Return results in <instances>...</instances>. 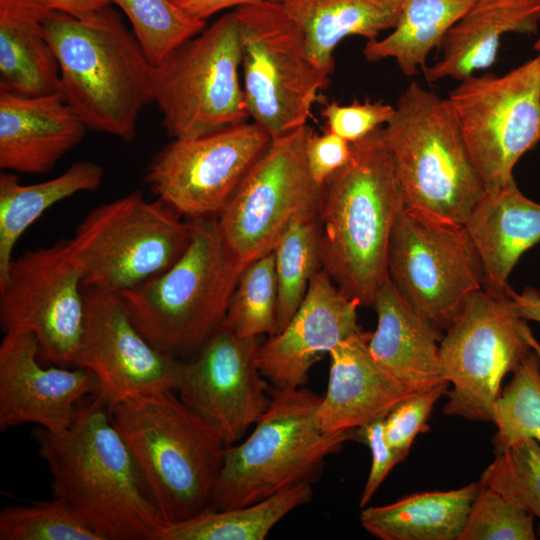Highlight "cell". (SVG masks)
<instances>
[{
	"instance_id": "cell-47",
	"label": "cell",
	"mask_w": 540,
	"mask_h": 540,
	"mask_svg": "<svg viewBox=\"0 0 540 540\" xmlns=\"http://www.w3.org/2000/svg\"><path fill=\"white\" fill-rule=\"evenodd\" d=\"M534 49L538 52V55L540 56V36L534 44Z\"/></svg>"
},
{
	"instance_id": "cell-34",
	"label": "cell",
	"mask_w": 540,
	"mask_h": 540,
	"mask_svg": "<svg viewBox=\"0 0 540 540\" xmlns=\"http://www.w3.org/2000/svg\"><path fill=\"white\" fill-rule=\"evenodd\" d=\"M278 290L273 251L239 275L224 323L240 337L272 336L277 327Z\"/></svg>"
},
{
	"instance_id": "cell-12",
	"label": "cell",
	"mask_w": 540,
	"mask_h": 540,
	"mask_svg": "<svg viewBox=\"0 0 540 540\" xmlns=\"http://www.w3.org/2000/svg\"><path fill=\"white\" fill-rule=\"evenodd\" d=\"M486 192L513 181L540 142V56L504 75L469 76L447 98Z\"/></svg>"
},
{
	"instance_id": "cell-39",
	"label": "cell",
	"mask_w": 540,
	"mask_h": 540,
	"mask_svg": "<svg viewBox=\"0 0 540 540\" xmlns=\"http://www.w3.org/2000/svg\"><path fill=\"white\" fill-rule=\"evenodd\" d=\"M448 382L420 391L399 403L385 417V437L395 450L408 455L419 433L426 432L427 420L436 401L447 394Z\"/></svg>"
},
{
	"instance_id": "cell-19",
	"label": "cell",
	"mask_w": 540,
	"mask_h": 540,
	"mask_svg": "<svg viewBox=\"0 0 540 540\" xmlns=\"http://www.w3.org/2000/svg\"><path fill=\"white\" fill-rule=\"evenodd\" d=\"M35 336L5 332L0 344V429L34 424L61 434L71 425L78 404L99 392L96 377L76 366L44 367Z\"/></svg>"
},
{
	"instance_id": "cell-38",
	"label": "cell",
	"mask_w": 540,
	"mask_h": 540,
	"mask_svg": "<svg viewBox=\"0 0 540 540\" xmlns=\"http://www.w3.org/2000/svg\"><path fill=\"white\" fill-rule=\"evenodd\" d=\"M479 483V482H478ZM534 516L479 483L459 540H535Z\"/></svg>"
},
{
	"instance_id": "cell-11",
	"label": "cell",
	"mask_w": 540,
	"mask_h": 540,
	"mask_svg": "<svg viewBox=\"0 0 540 540\" xmlns=\"http://www.w3.org/2000/svg\"><path fill=\"white\" fill-rule=\"evenodd\" d=\"M439 344L441 373L452 385L443 407L447 416L493 421L504 377L532 350L526 320L506 291L471 293Z\"/></svg>"
},
{
	"instance_id": "cell-20",
	"label": "cell",
	"mask_w": 540,
	"mask_h": 540,
	"mask_svg": "<svg viewBox=\"0 0 540 540\" xmlns=\"http://www.w3.org/2000/svg\"><path fill=\"white\" fill-rule=\"evenodd\" d=\"M360 303L345 294L322 268L285 325L260 345L258 364L275 388H300L311 367L340 342L361 332Z\"/></svg>"
},
{
	"instance_id": "cell-17",
	"label": "cell",
	"mask_w": 540,
	"mask_h": 540,
	"mask_svg": "<svg viewBox=\"0 0 540 540\" xmlns=\"http://www.w3.org/2000/svg\"><path fill=\"white\" fill-rule=\"evenodd\" d=\"M85 322L74 366L93 373L109 405L154 392L177 391L186 362L155 347L120 296L84 287Z\"/></svg>"
},
{
	"instance_id": "cell-23",
	"label": "cell",
	"mask_w": 540,
	"mask_h": 540,
	"mask_svg": "<svg viewBox=\"0 0 540 540\" xmlns=\"http://www.w3.org/2000/svg\"><path fill=\"white\" fill-rule=\"evenodd\" d=\"M372 306L377 314L368 341L373 358L416 393L447 382L440 367V330L402 297L388 275Z\"/></svg>"
},
{
	"instance_id": "cell-16",
	"label": "cell",
	"mask_w": 540,
	"mask_h": 540,
	"mask_svg": "<svg viewBox=\"0 0 540 540\" xmlns=\"http://www.w3.org/2000/svg\"><path fill=\"white\" fill-rule=\"evenodd\" d=\"M271 139L253 121L173 139L152 158L146 182L181 216H217Z\"/></svg>"
},
{
	"instance_id": "cell-10",
	"label": "cell",
	"mask_w": 540,
	"mask_h": 540,
	"mask_svg": "<svg viewBox=\"0 0 540 540\" xmlns=\"http://www.w3.org/2000/svg\"><path fill=\"white\" fill-rule=\"evenodd\" d=\"M233 13L240 32L241 77L249 117L271 138L307 125L330 76L309 58L302 30L270 0L238 7Z\"/></svg>"
},
{
	"instance_id": "cell-33",
	"label": "cell",
	"mask_w": 540,
	"mask_h": 540,
	"mask_svg": "<svg viewBox=\"0 0 540 540\" xmlns=\"http://www.w3.org/2000/svg\"><path fill=\"white\" fill-rule=\"evenodd\" d=\"M510 383L496 400L493 442L496 452L526 439L540 444V358L532 349L515 367Z\"/></svg>"
},
{
	"instance_id": "cell-32",
	"label": "cell",
	"mask_w": 540,
	"mask_h": 540,
	"mask_svg": "<svg viewBox=\"0 0 540 540\" xmlns=\"http://www.w3.org/2000/svg\"><path fill=\"white\" fill-rule=\"evenodd\" d=\"M319 206L300 212L273 250L278 290L275 334L295 314L305 298L312 277L322 269Z\"/></svg>"
},
{
	"instance_id": "cell-1",
	"label": "cell",
	"mask_w": 540,
	"mask_h": 540,
	"mask_svg": "<svg viewBox=\"0 0 540 540\" xmlns=\"http://www.w3.org/2000/svg\"><path fill=\"white\" fill-rule=\"evenodd\" d=\"M31 435L48 465L52 497L102 540H152L165 523L100 393L78 404L65 432L36 426Z\"/></svg>"
},
{
	"instance_id": "cell-45",
	"label": "cell",
	"mask_w": 540,
	"mask_h": 540,
	"mask_svg": "<svg viewBox=\"0 0 540 540\" xmlns=\"http://www.w3.org/2000/svg\"><path fill=\"white\" fill-rule=\"evenodd\" d=\"M53 11H59L76 18H87L109 6L110 0H38Z\"/></svg>"
},
{
	"instance_id": "cell-2",
	"label": "cell",
	"mask_w": 540,
	"mask_h": 540,
	"mask_svg": "<svg viewBox=\"0 0 540 540\" xmlns=\"http://www.w3.org/2000/svg\"><path fill=\"white\" fill-rule=\"evenodd\" d=\"M351 157L322 187V268L360 305L387 277L391 233L404 209L383 128L351 144Z\"/></svg>"
},
{
	"instance_id": "cell-25",
	"label": "cell",
	"mask_w": 540,
	"mask_h": 540,
	"mask_svg": "<svg viewBox=\"0 0 540 540\" xmlns=\"http://www.w3.org/2000/svg\"><path fill=\"white\" fill-rule=\"evenodd\" d=\"M464 226L483 267L484 288L504 293L520 257L540 242V204L513 181L486 192Z\"/></svg>"
},
{
	"instance_id": "cell-37",
	"label": "cell",
	"mask_w": 540,
	"mask_h": 540,
	"mask_svg": "<svg viewBox=\"0 0 540 540\" xmlns=\"http://www.w3.org/2000/svg\"><path fill=\"white\" fill-rule=\"evenodd\" d=\"M478 482L540 518V444L526 439L496 452Z\"/></svg>"
},
{
	"instance_id": "cell-22",
	"label": "cell",
	"mask_w": 540,
	"mask_h": 540,
	"mask_svg": "<svg viewBox=\"0 0 540 540\" xmlns=\"http://www.w3.org/2000/svg\"><path fill=\"white\" fill-rule=\"evenodd\" d=\"M370 335L361 331L329 352L328 387L318 409L324 432L354 431L386 417L399 403L416 394L373 358L368 348Z\"/></svg>"
},
{
	"instance_id": "cell-43",
	"label": "cell",
	"mask_w": 540,
	"mask_h": 540,
	"mask_svg": "<svg viewBox=\"0 0 540 540\" xmlns=\"http://www.w3.org/2000/svg\"><path fill=\"white\" fill-rule=\"evenodd\" d=\"M183 10L191 16L204 20L208 17L235 7L255 3L259 0H174Z\"/></svg>"
},
{
	"instance_id": "cell-31",
	"label": "cell",
	"mask_w": 540,
	"mask_h": 540,
	"mask_svg": "<svg viewBox=\"0 0 540 540\" xmlns=\"http://www.w3.org/2000/svg\"><path fill=\"white\" fill-rule=\"evenodd\" d=\"M310 483L262 501L231 509H208L189 519L164 523L152 540H263L286 515L312 499Z\"/></svg>"
},
{
	"instance_id": "cell-44",
	"label": "cell",
	"mask_w": 540,
	"mask_h": 540,
	"mask_svg": "<svg viewBox=\"0 0 540 540\" xmlns=\"http://www.w3.org/2000/svg\"><path fill=\"white\" fill-rule=\"evenodd\" d=\"M506 293L520 318L540 323V292L537 289L525 287L517 293L509 286Z\"/></svg>"
},
{
	"instance_id": "cell-40",
	"label": "cell",
	"mask_w": 540,
	"mask_h": 540,
	"mask_svg": "<svg viewBox=\"0 0 540 540\" xmlns=\"http://www.w3.org/2000/svg\"><path fill=\"white\" fill-rule=\"evenodd\" d=\"M394 113V106L382 100L355 99L342 105L336 101L326 103L321 114L328 131L355 143L387 124Z\"/></svg>"
},
{
	"instance_id": "cell-15",
	"label": "cell",
	"mask_w": 540,
	"mask_h": 540,
	"mask_svg": "<svg viewBox=\"0 0 540 540\" xmlns=\"http://www.w3.org/2000/svg\"><path fill=\"white\" fill-rule=\"evenodd\" d=\"M0 322L5 332L27 331L40 359L74 365L85 322L83 272L70 239L13 258L0 285Z\"/></svg>"
},
{
	"instance_id": "cell-18",
	"label": "cell",
	"mask_w": 540,
	"mask_h": 540,
	"mask_svg": "<svg viewBox=\"0 0 540 540\" xmlns=\"http://www.w3.org/2000/svg\"><path fill=\"white\" fill-rule=\"evenodd\" d=\"M255 337L237 336L224 322L186 362L179 398L220 433L227 446L239 442L268 408Z\"/></svg>"
},
{
	"instance_id": "cell-5",
	"label": "cell",
	"mask_w": 540,
	"mask_h": 540,
	"mask_svg": "<svg viewBox=\"0 0 540 540\" xmlns=\"http://www.w3.org/2000/svg\"><path fill=\"white\" fill-rule=\"evenodd\" d=\"M383 134L404 209L464 225L486 190L447 98L411 82Z\"/></svg>"
},
{
	"instance_id": "cell-6",
	"label": "cell",
	"mask_w": 540,
	"mask_h": 540,
	"mask_svg": "<svg viewBox=\"0 0 540 540\" xmlns=\"http://www.w3.org/2000/svg\"><path fill=\"white\" fill-rule=\"evenodd\" d=\"M191 224V241L170 268L118 294L141 333L178 358L198 351L222 325L244 269L226 248L216 216Z\"/></svg>"
},
{
	"instance_id": "cell-13",
	"label": "cell",
	"mask_w": 540,
	"mask_h": 540,
	"mask_svg": "<svg viewBox=\"0 0 540 540\" xmlns=\"http://www.w3.org/2000/svg\"><path fill=\"white\" fill-rule=\"evenodd\" d=\"M307 124L271 139L216 216L226 248L242 268L272 252L302 211L319 205L322 187L311 179Z\"/></svg>"
},
{
	"instance_id": "cell-35",
	"label": "cell",
	"mask_w": 540,
	"mask_h": 540,
	"mask_svg": "<svg viewBox=\"0 0 540 540\" xmlns=\"http://www.w3.org/2000/svg\"><path fill=\"white\" fill-rule=\"evenodd\" d=\"M125 13L134 35L152 65L205 28V21L183 10L174 0H110Z\"/></svg>"
},
{
	"instance_id": "cell-21",
	"label": "cell",
	"mask_w": 540,
	"mask_h": 540,
	"mask_svg": "<svg viewBox=\"0 0 540 540\" xmlns=\"http://www.w3.org/2000/svg\"><path fill=\"white\" fill-rule=\"evenodd\" d=\"M87 130L61 92L29 96L0 90V168L5 171L45 173Z\"/></svg>"
},
{
	"instance_id": "cell-28",
	"label": "cell",
	"mask_w": 540,
	"mask_h": 540,
	"mask_svg": "<svg viewBox=\"0 0 540 540\" xmlns=\"http://www.w3.org/2000/svg\"><path fill=\"white\" fill-rule=\"evenodd\" d=\"M478 490L477 482L409 495L388 505L364 508L360 522L381 540H459Z\"/></svg>"
},
{
	"instance_id": "cell-7",
	"label": "cell",
	"mask_w": 540,
	"mask_h": 540,
	"mask_svg": "<svg viewBox=\"0 0 540 540\" xmlns=\"http://www.w3.org/2000/svg\"><path fill=\"white\" fill-rule=\"evenodd\" d=\"M251 434L225 449L211 509L262 501L302 483H312L325 459L356 439L355 430L324 432L318 409L322 397L300 388H275Z\"/></svg>"
},
{
	"instance_id": "cell-29",
	"label": "cell",
	"mask_w": 540,
	"mask_h": 540,
	"mask_svg": "<svg viewBox=\"0 0 540 540\" xmlns=\"http://www.w3.org/2000/svg\"><path fill=\"white\" fill-rule=\"evenodd\" d=\"M104 176L91 161L72 164L62 174L40 183L24 185L17 175L0 174V285L13 260L14 247L22 234L56 203L80 192L95 191Z\"/></svg>"
},
{
	"instance_id": "cell-26",
	"label": "cell",
	"mask_w": 540,
	"mask_h": 540,
	"mask_svg": "<svg viewBox=\"0 0 540 540\" xmlns=\"http://www.w3.org/2000/svg\"><path fill=\"white\" fill-rule=\"evenodd\" d=\"M51 11L38 0H0V90L60 92L59 65L44 29Z\"/></svg>"
},
{
	"instance_id": "cell-27",
	"label": "cell",
	"mask_w": 540,
	"mask_h": 540,
	"mask_svg": "<svg viewBox=\"0 0 540 540\" xmlns=\"http://www.w3.org/2000/svg\"><path fill=\"white\" fill-rule=\"evenodd\" d=\"M303 32L313 64L330 76L337 46L347 37L378 38L392 30L407 0H270Z\"/></svg>"
},
{
	"instance_id": "cell-46",
	"label": "cell",
	"mask_w": 540,
	"mask_h": 540,
	"mask_svg": "<svg viewBox=\"0 0 540 540\" xmlns=\"http://www.w3.org/2000/svg\"><path fill=\"white\" fill-rule=\"evenodd\" d=\"M527 339H528V342H529L531 348L538 354V356L540 358V343L533 336L531 330L527 334Z\"/></svg>"
},
{
	"instance_id": "cell-30",
	"label": "cell",
	"mask_w": 540,
	"mask_h": 540,
	"mask_svg": "<svg viewBox=\"0 0 540 540\" xmlns=\"http://www.w3.org/2000/svg\"><path fill=\"white\" fill-rule=\"evenodd\" d=\"M477 0H407L396 26L386 37L367 40L363 55L370 62L393 59L407 76L426 68L450 28Z\"/></svg>"
},
{
	"instance_id": "cell-9",
	"label": "cell",
	"mask_w": 540,
	"mask_h": 540,
	"mask_svg": "<svg viewBox=\"0 0 540 540\" xmlns=\"http://www.w3.org/2000/svg\"><path fill=\"white\" fill-rule=\"evenodd\" d=\"M192 224L161 201L134 191L92 209L70 239L83 287L120 294L170 268L184 253Z\"/></svg>"
},
{
	"instance_id": "cell-36",
	"label": "cell",
	"mask_w": 540,
	"mask_h": 540,
	"mask_svg": "<svg viewBox=\"0 0 540 540\" xmlns=\"http://www.w3.org/2000/svg\"><path fill=\"white\" fill-rule=\"evenodd\" d=\"M0 540H102L63 500L11 505L0 512Z\"/></svg>"
},
{
	"instance_id": "cell-3",
	"label": "cell",
	"mask_w": 540,
	"mask_h": 540,
	"mask_svg": "<svg viewBox=\"0 0 540 540\" xmlns=\"http://www.w3.org/2000/svg\"><path fill=\"white\" fill-rule=\"evenodd\" d=\"M44 29L69 106L88 130L132 142L153 102V65L119 14L109 6L87 18L52 10Z\"/></svg>"
},
{
	"instance_id": "cell-4",
	"label": "cell",
	"mask_w": 540,
	"mask_h": 540,
	"mask_svg": "<svg viewBox=\"0 0 540 540\" xmlns=\"http://www.w3.org/2000/svg\"><path fill=\"white\" fill-rule=\"evenodd\" d=\"M109 412L165 523L211 509L227 447L217 429L173 390L126 398Z\"/></svg>"
},
{
	"instance_id": "cell-41",
	"label": "cell",
	"mask_w": 540,
	"mask_h": 540,
	"mask_svg": "<svg viewBox=\"0 0 540 540\" xmlns=\"http://www.w3.org/2000/svg\"><path fill=\"white\" fill-rule=\"evenodd\" d=\"M384 422L385 417H380L355 430L356 439L367 444L372 455L370 472L359 502L361 508L368 504L392 468L407 456L388 444Z\"/></svg>"
},
{
	"instance_id": "cell-24",
	"label": "cell",
	"mask_w": 540,
	"mask_h": 540,
	"mask_svg": "<svg viewBox=\"0 0 540 540\" xmlns=\"http://www.w3.org/2000/svg\"><path fill=\"white\" fill-rule=\"evenodd\" d=\"M540 0H477L450 28L441 42L442 55L424 69L428 82L463 80L491 67L500 39L507 33L535 34Z\"/></svg>"
},
{
	"instance_id": "cell-14",
	"label": "cell",
	"mask_w": 540,
	"mask_h": 540,
	"mask_svg": "<svg viewBox=\"0 0 540 540\" xmlns=\"http://www.w3.org/2000/svg\"><path fill=\"white\" fill-rule=\"evenodd\" d=\"M387 275L402 297L439 330L484 288L479 255L464 225L403 209L393 227Z\"/></svg>"
},
{
	"instance_id": "cell-42",
	"label": "cell",
	"mask_w": 540,
	"mask_h": 540,
	"mask_svg": "<svg viewBox=\"0 0 540 540\" xmlns=\"http://www.w3.org/2000/svg\"><path fill=\"white\" fill-rule=\"evenodd\" d=\"M351 143L326 130L310 132L305 145V161L311 179L323 187L351 157Z\"/></svg>"
},
{
	"instance_id": "cell-8",
	"label": "cell",
	"mask_w": 540,
	"mask_h": 540,
	"mask_svg": "<svg viewBox=\"0 0 540 540\" xmlns=\"http://www.w3.org/2000/svg\"><path fill=\"white\" fill-rule=\"evenodd\" d=\"M152 94L173 139L195 138L247 121L234 13L223 14L153 65Z\"/></svg>"
}]
</instances>
